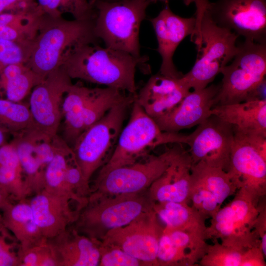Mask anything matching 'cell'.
Listing matches in <instances>:
<instances>
[{"instance_id":"6da1fadb","label":"cell","mask_w":266,"mask_h":266,"mask_svg":"<svg viewBox=\"0 0 266 266\" xmlns=\"http://www.w3.org/2000/svg\"><path fill=\"white\" fill-rule=\"evenodd\" d=\"M146 61L145 57L136 58L123 51L89 43L74 48L62 66L71 79L105 85L136 96L135 71Z\"/></svg>"},{"instance_id":"7a4b0ae2","label":"cell","mask_w":266,"mask_h":266,"mask_svg":"<svg viewBox=\"0 0 266 266\" xmlns=\"http://www.w3.org/2000/svg\"><path fill=\"white\" fill-rule=\"evenodd\" d=\"M94 20H68L61 16L42 15L39 33L25 64L36 73L46 77L61 66L76 47L97 43Z\"/></svg>"},{"instance_id":"3957f363","label":"cell","mask_w":266,"mask_h":266,"mask_svg":"<svg viewBox=\"0 0 266 266\" xmlns=\"http://www.w3.org/2000/svg\"><path fill=\"white\" fill-rule=\"evenodd\" d=\"M96 10L94 32L105 47L140 58L139 33L149 0H91Z\"/></svg>"},{"instance_id":"277c9868","label":"cell","mask_w":266,"mask_h":266,"mask_svg":"<svg viewBox=\"0 0 266 266\" xmlns=\"http://www.w3.org/2000/svg\"><path fill=\"white\" fill-rule=\"evenodd\" d=\"M132 105L130 120L122 129L112 154L102 166L97 176L142 160L159 146L186 143L187 135L162 131L135 100Z\"/></svg>"},{"instance_id":"5b68a950","label":"cell","mask_w":266,"mask_h":266,"mask_svg":"<svg viewBox=\"0 0 266 266\" xmlns=\"http://www.w3.org/2000/svg\"><path fill=\"white\" fill-rule=\"evenodd\" d=\"M155 203L148 189L131 194L103 196L88 200L73 228L94 240H101L110 230L126 226Z\"/></svg>"},{"instance_id":"8992f818","label":"cell","mask_w":266,"mask_h":266,"mask_svg":"<svg viewBox=\"0 0 266 266\" xmlns=\"http://www.w3.org/2000/svg\"><path fill=\"white\" fill-rule=\"evenodd\" d=\"M239 36L230 30L217 25L205 10L198 33L193 42L198 54L192 69L183 74L182 79L194 90L206 87L235 55Z\"/></svg>"},{"instance_id":"52a82bcc","label":"cell","mask_w":266,"mask_h":266,"mask_svg":"<svg viewBox=\"0 0 266 266\" xmlns=\"http://www.w3.org/2000/svg\"><path fill=\"white\" fill-rule=\"evenodd\" d=\"M265 198H258L243 188L238 189L231 201L210 218L205 239H220L223 244L239 249L261 248L253 229Z\"/></svg>"},{"instance_id":"ba28073f","label":"cell","mask_w":266,"mask_h":266,"mask_svg":"<svg viewBox=\"0 0 266 266\" xmlns=\"http://www.w3.org/2000/svg\"><path fill=\"white\" fill-rule=\"evenodd\" d=\"M232 60L221 71L223 77L214 106L254 100L257 89L266 80V43L245 40Z\"/></svg>"},{"instance_id":"9c48e42d","label":"cell","mask_w":266,"mask_h":266,"mask_svg":"<svg viewBox=\"0 0 266 266\" xmlns=\"http://www.w3.org/2000/svg\"><path fill=\"white\" fill-rule=\"evenodd\" d=\"M135 96L112 107L98 122L78 136L71 147L84 179L88 184L93 174L112 154L122 130L127 110Z\"/></svg>"},{"instance_id":"30bf717a","label":"cell","mask_w":266,"mask_h":266,"mask_svg":"<svg viewBox=\"0 0 266 266\" xmlns=\"http://www.w3.org/2000/svg\"><path fill=\"white\" fill-rule=\"evenodd\" d=\"M174 145L159 155H149L143 160L114 168L104 175L97 176L88 200L101 196L142 192L166 171L183 148Z\"/></svg>"},{"instance_id":"8fae6325","label":"cell","mask_w":266,"mask_h":266,"mask_svg":"<svg viewBox=\"0 0 266 266\" xmlns=\"http://www.w3.org/2000/svg\"><path fill=\"white\" fill-rule=\"evenodd\" d=\"M234 132L226 171L237 189L260 199L266 195V136Z\"/></svg>"},{"instance_id":"7c38bea8","label":"cell","mask_w":266,"mask_h":266,"mask_svg":"<svg viewBox=\"0 0 266 266\" xmlns=\"http://www.w3.org/2000/svg\"><path fill=\"white\" fill-rule=\"evenodd\" d=\"M205 10L219 26L245 40L266 43V0H217Z\"/></svg>"},{"instance_id":"4fadbf2b","label":"cell","mask_w":266,"mask_h":266,"mask_svg":"<svg viewBox=\"0 0 266 266\" xmlns=\"http://www.w3.org/2000/svg\"><path fill=\"white\" fill-rule=\"evenodd\" d=\"M153 208L128 225L109 231L101 240L118 246L146 266H158L157 255L164 228Z\"/></svg>"},{"instance_id":"5bb4252c","label":"cell","mask_w":266,"mask_h":266,"mask_svg":"<svg viewBox=\"0 0 266 266\" xmlns=\"http://www.w3.org/2000/svg\"><path fill=\"white\" fill-rule=\"evenodd\" d=\"M234 132L232 125L211 115L187 136L192 164L207 165L228 170Z\"/></svg>"},{"instance_id":"9a60e30c","label":"cell","mask_w":266,"mask_h":266,"mask_svg":"<svg viewBox=\"0 0 266 266\" xmlns=\"http://www.w3.org/2000/svg\"><path fill=\"white\" fill-rule=\"evenodd\" d=\"M62 66L50 72L30 94L29 106L35 127L53 137L57 134L64 97L72 83Z\"/></svg>"},{"instance_id":"2e32d148","label":"cell","mask_w":266,"mask_h":266,"mask_svg":"<svg viewBox=\"0 0 266 266\" xmlns=\"http://www.w3.org/2000/svg\"><path fill=\"white\" fill-rule=\"evenodd\" d=\"M29 196L44 189V174L54 153L53 137L36 127L12 134Z\"/></svg>"},{"instance_id":"e0dca14e","label":"cell","mask_w":266,"mask_h":266,"mask_svg":"<svg viewBox=\"0 0 266 266\" xmlns=\"http://www.w3.org/2000/svg\"><path fill=\"white\" fill-rule=\"evenodd\" d=\"M155 33L158 42L157 51L162 58L159 73L175 78L183 74L174 66L173 57L179 44L190 35L191 40L196 31V19L194 16L184 18L173 13L168 3L154 18L149 19Z\"/></svg>"},{"instance_id":"ac0fdd59","label":"cell","mask_w":266,"mask_h":266,"mask_svg":"<svg viewBox=\"0 0 266 266\" xmlns=\"http://www.w3.org/2000/svg\"><path fill=\"white\" fill-rule=\"evenodd\" d=\"M220 88L213 84L189 92L172 110L153 119L162 131L171 133L198 126L211 115Z\"/></svg>"},{"instance_id":"d6986e66","label":"cell","mask_w":266,"mask_h":266,"mask_svg":"<svg viewBox=\"0 0 266 266\" xmlns=\"http://www.w3.org/2000/svg\"><path fill=\"white\" fill-rule=\"evenodd\" d=\"M28 200L35 222L47 239L54 237L73 224L79 213L71 208L73 201L45 189L33 194Z\"/></svg>"},{"instance_id":"ffe728a7","label":"cell","mask_w":266,"mask_h":266,"mask_svg":"<svg viewBox=\"0 0 266 266\" xmlns=\"http://www.w3.org/2000/svg\"><path fill=\"white\" fill-rule=\"evenodd\" d=\"M190 90L182 77L172 78L158 72L152 76L137 92L135 101L154 119L172 110Z\"/></svg>"},{"instance_id":"44dd1931","label":"cell","mask_w":266,"mask_h":266,"mask_svg":"<svg viewBox=\"0 0 266 266\" xmlns=\"http://www.w3.org/2000/svg\"><path fill=\"white\" fill-rule=\"evenodd\" d=\"M192 161L184 148L163 174L148 189L155 202H175L190 204L191 169Z\"/></svg>"},{"instance_id":"7402d4cb","label":"cell","mask_w":266,"mask_h":266,"mask_svg":"<svg viewBox=\"0 0 266 266\" xmlns=\"http://www.w3.org/2000/svg\"><path fill=\"white\" fill-rule=\"evenodd\" d=\"M57 266H97L100 259L97 240L68 227L54 237L48 239Z\"/></svg>"},{"instance_id":"603a6c76","label":"cell","mask_w":266,"mask_h":266,"mask_svg":"<svg viewBox=\"0 0 266 266\" xmlns=\"http://www.w3.org/2000/svg\"><path fill=\"white\" fill-rule=\"evenodd\" d=\"M211 114L232 125L235 132L266 136V100L215 105Z\"/></svg>"},{"instance_id":"cb8c5ba5","label":"cell","mask_w":266,"mask_h":266,"mask_svg":"<svg viewBox=\"0 0 266 266\" xmlns=\"http://www.w3.org/2000/svg\"><path fill=\"white\" fill-rule=\"evenodd\" d=\"M237 190L227 172L223 169L209 166L202 162L192 164L190 193L222 206Z\"/></svg>"},{"instance_id":"d4e9b609","label":"cell","mask_w":266,"mask_h":266,"mask_svg":"<svg viewBox=\"0 0 266 266\" xmlns=\"http://www.w3.org/2000/svg\"><path fill=\"white\" fill-rule=\"evenodd\" d=\"M0 211L4 226L18 241V247H27L45 238L35 222L27 199L14 203L9 201Z\"/></svg>"},{"instance_id":"484cf974","label":"cell","mask_w":266,"mask_h":266,"mask_svg":"<svg viewBox=\"0 0 266 266\" xmlns=\"http://www.w3.org/2000/svg\"><path fill=\"white\" fill-rule=\"evenodd\" d=\"M43 12H5L0 14V39L32 50L40 28Z\"/></svg>"},{"instance_id":"4316f807","label":"cell","mask_w":266,"mask_h":266,"mask_svg":"<svg viewBox=\"0 0 266 266\" xmlns=\"http://www.w3.org/2000/svg\"><path fill=\"white\" fill-rule=\"evenodd\" d=\"M53 143L54 156L45 170L43 189L69 199L81 210L84 205L68 188L65 179L67 165L74 155L72 148L57 134L53 137Z\"/></svg>"},{"instance_id":"83f0119b","label":"cell","mask_w":266,"mask_h":266,"mask_svg":"<svg viewBox=\"0 0 266 266\" xmlns=\"http://www.w3.org/2000/svg\"><path fill=\"white\" fill-rule=\"evenodd\" d=\"M153 208L165 227L202 235L206 218L191 205L175 202H155Z\"/></svg>"},{"instance_id":"f1b7e54d","label":"cell","mask_w":266,"mask_h":266,"mask_svg":"<svg viewBox=\"0 0 266 266\" xmlns=\"http://www.w3.org/2000/svg\"><path fill=\"white\" fill-rule=\"evenodd\" d=\"M44 79L25 63L9 65L0 73V96L22 102Z\"/></svg>"},{"instance_id":"f546056e","label":"cell","mask_w":266,"mask_h":266,"mask_svg":"<svg viewBox=\"0 0 266 266\" xmlns=\"http://www.w3.org/2000/svg\"><path fill=\"white\" fill-rule=\"evenodd\" d=\"M92 88L72 84L65 94L62 104L64 118L63 139L71 147L82 133V115Z\"/></svg>"},{"instance_id":"4dcf8cb0","label":"cell","mask_w":266,"mask_h":266,"mask_svg":"<svg viewBox=\"0 0 266 266\" xmlns=\"http://www.w3.org/2000/svg\"><path fill=\"white\" fill-rule=\"evenodd\" d=\"M0 188L11 200L29 197L20 162L11 142L0 147Z\"/></svg>"},{"instance_id":"1f68e13d","label":"cell","mask_w":266,"mask_h":266,"mask_svg":"<svg viewBox=\"0 0 266 266\" xmlns=\"http://www.w3.org/2000/svg\"><path fill=\"white\" fill-rule=\"evenodd\" d=\"M0 127L12 134L35 127L29 104L0 96Z\"/></svg>"},{"instance_id":"d6a6232c","label":"cell","mask_w":266,"mask_h":266,"mask_svg":"<svg viewBox=\"0 0 266 266\" xmlns=\"http://www.w3.org/2000/svg\"><path fill=\"white\" fill-rule=\"evenodd\" d=\"M43 13L61 16L68 13L74 19L92 20L96 17V10L91 0H36Z\"/></svg>"},{"instance_id":"836d02e7","label":"cell","mask_w":266,"mask_h":266,"mask_svg":"<svg viewBox=\"0 0 266 266\" xmlns=\"http://www.w3.org/2000/svg\"><path fill=\"white\" fill-rule=\"evenodd\" d=\"M245 249L230 247L213 240L209 244L206 253L198 263L201 266H240Z\"/></svg>"},{"instance_id":"e575fe53","label":"cell","mask_w":266,"mask_h":266,"mask_svg":"<svg viewBox=\"0 0 266 266\" xmlns=\"http://www.w3.org/2000/svg\"><path fill=\"white\" fill-rule=\"evenodd\" d=\"M19 266H57L53 249L45 238L39 242L25 247H18Z\"/></svg>"},{"instance_id":"d590c367","label":"cell","mask_w":266,"mask_h":266,"mask_svg":"<svg viewBox=\"0 0 266 266\" xmlns=\"http://www.w3.org/2000/svg\"><path fill=\"white\" fill-rule=\"evenodd\" d=\"M157 259L158 266H193L189 254L175 246L164 230L159 242Z\"/></svg>"},{"instance_id":"8d00e7d4","label":"cell","mask_w":266,"mask_h":266,"mask_svg":"<svg viewBox=\"0 0 266 266\" xmlns=\"http://www.w3.org/2000/svg\"><path fill=\"white\" fill-rule=\"evenodd\" d=\"M97 240L100 254L99 266H146L118 246Z\"/></svg>"},{"instance_id":"74e56055","label":"cell","mask_w":266,"mask_h":266,"mask_svg":"<svg viewBox=\"0 0 266 266\" xmlns=\"http://www.w3.org/2000/svg\"><path fill=\"white\" fill-rule=\"evenodd\" d=\"M19 243L4 226L0 211V266H19Z\"/></svg>"},{"instance_id":"f35d334b","label":"cell","mask_w":266,"mask_h":266,"mask_svg":"<svg viewBox=\"0 0 266 266\" xmlns=\"http://www.w3.org/2000/svg\"><path fill=\"white\" fill-rule=\"evenodd\" d=\"M31 50L16 43L0 39V73L7 66L25 63L28 61Z\"/></svg>"},{"instance_id":"ab89813d","label":"cell","mask_w":266,"mask_h":266,"mask_svg":"<svg viewBox=\"0 0 266 266\" xmlns=\"http://www.w3.org/2000/svg\"><path fill=\"white\" fill-rule=\"evenodd\" d=\"M39 9L36 0H0V14L32 12Z\"/></svg>"},{"instance_id":"60d3db41","label":"cell","mask_w":266,"mask_h":266,"mask_svg":"<svg viewBox=\"0 0 266 266\" xmlns=\"http://www.w3.org/2000/svg\"><path fill=\"white\" fill-rule=\"evenodd\" d=\"M253 231L260 241V247L266 257V204L264 200L254 226Z\"/></svg>"},{"instance_id":"b9f144b4","label":"cell","mask_w":266,"mask_h":266,"mask_svg":"<svg viewBox=\"0 0 266 266\" xmlns=\"http://www.w3.org/2000/svg\"><path fill=\"white\" fill-rule=\"evenodd\" d=\"M266 257L259 246L247 248L243 253L240 266H266Z\"/></svg>"},{"instance_id":"7bdbcfd3","label":"cell","mask_w":266,"mask_h":266,"mask_svg":"<svg viewBox=\"0 0 266 266\" xmlns=\"http://www.w3.org/2000/svg\"><path fill=\"white\" fill-rule=\"evenodd\" d=\"M11 200L9 196L0 188V210L9 201Z\"/></svg>"},{"instance_id":"ee69618b","label":"cell","mask_w":266,"mask_h":266,"mask_svg":"<svg viewBox=\"0 0 266 266\" xmlns=\"http://www.w3.org/2000/svg\"><path fill=\"white\" fill-rule=\"evenodd\" d=\"M6 132L0 127V147L5 144V134Z\"/></svg>"},{"instance_id":"f6af8a7d","label":"cell","mask_w":266,"mask_h":266,"mask_svg":"<svg viewBox=\"0 0 266 266\" xmlns=\"http://www.w3.org/2000/svg\"><path fill=\"white\" fill-rule=\"evenodd\" d=\"M169 0H149V1L151 2H156L157 1H162L166 3H168ZM184 4L186 5H189L192 3H194L195 0H183Z\"/></svg>"},{"instance_id":"bcb514c9","label":"cell","mask_w":266,"mask_h":266,"mask_svg":"<svg viewBox=\"0 0 266 266\" xmlns=\"http://www.w3.org/2000/svg\"><path fill=\"white\" fill-rule=\"evenodd\" d=\"M110 0V1H117V0Z\"/></svg>"}]
</instances>
